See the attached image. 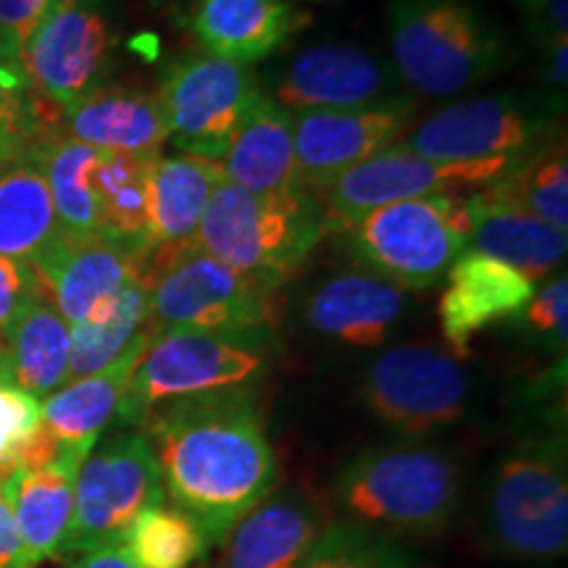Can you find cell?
Returning <instances> with one entry per match:
<instances>
[{
    "instance_id": "39",
    "label": "cell",
    "mask_w": 568,
    "mask_h": 568,
    "mask_svg": "<svg viewBox=\"0 0 568 568\" xmlns=\"http://www.w3.org/2000/svg\"><path fill=\"white\" fill-rule=\"evenodd\" d=\"M38 295H45V290L34 266L0 255V343L13 318Z\"/></svg>"
},
{
    "instance_id": "24",
    "label": "cell",
    "mask_w": 568,
    "mask_h": 568,
    "mask_svg": "<svg viewBox=\"0 0 568 568\" xmlns=\"http://www.w3.org/2000/svg\"><path fill=\"white\" fill-rule=\"evenodd\" d=\"M224 180L251 195L280 197L303 193L295 159L293 113L261 95L222 159Z\"/></svg>"
},
{
    "instance_id": "18",
    "label": "cell",
    "mask_w": 568,
    "mask_h": 568,
    "mask_svg": "<svg viewBox=\"0 0 568 568\" xmlns=\"http://www.w3.org/2000/svg\"><path fill=\"white\" fill-rule=\"evenodd\" d=\"M397 80L387 63L355 45L305 48L282 69L274 98L290 113L361 109L393 101Z\"/></svg>"
},
{
    "instance_id": "43",
    "label": "cell",
    "mask_w": 568,
    "mask_h": 568,
    "mask_svg": "<svg viewBox=\"0 0 568 568\" xmlns=\"http://www.w3.org/2000/svg\"><path fill=\"white\" fill-rule=\"evenodd\" d=\"M67 568H140V566L134 564L122 542H113V545H103V548L82 552V556L69 558Z\"/></svg>"
},
{
    "instance_id": "21",
    "label": "cell",
    "mask_w": 568,
    "mask_h": 568,
    "mask_svg": "<svg viewBox=\"0 0 568 568\" xmlns=\"http://www.w3.org/2000/svg\"><path fill=\"white\" fill-rule=\"evenodd\" d=\"M153 326L148 324L142 335L134 339L122 358L113 361L103 372L69 379L67 385L40 400V424L55 439L63 456L88 458L109 424L119 416L124 393L138 368L142 353L153 337Z\"/></svg>"
},
{
    "instance_id": "34",
    "label": "cell",
    "mask_w": 568,
    "mask_h": 568,
    "mask_svg": "<svg viewBox=\"0 0 568 568\" xmlns=\"http://www.w3.org/2000/svg\"><path fill=\"white\" fill-rule=\"evenodd\" d=\"M148 166H151V159L103 153L92 169V184H95L98 203H101L103 232L109 237L145 245Z\"/></svg>"
},
{
    "instance_id": "40",
    "label": "cell",
    "mask_w": 568,
    "mask_h": 568,
    "mask_svg": "<svg viewBox=\"0 0 568 568\" xmlns=\"http://www.w3.org/2000/svg\"><path fill=\"white\" fill-rule=\"evenodd\" d=\"M51 6L53 0H0V42L21 55Z\"/></svg>"
},
{
    "instance_id": "23",
    "label": "cell",
    "mask_w": 568,
    "mask_h": 568,
    "mask_svg": "<svg viewBox=\"0 0 568 568\" xmlns=\"http://www.w3.org/2000/svg\"><path fill=\"white\" fill-rule=\"evenodd\" d=\"M67 138L101 153L153 159L169 142V130L155 92L140 88H98L61 109Z\"/></svg>"
},
{
    "instance_id": "28",
    "label": "cell",
    "mask_w": 568,
    "mask_h": 568,
    "mask_svg": "<svg viewBox=\"0 0 568 568\" xmlns=\"http://www.w3.org/2000/svg\"><path fill=\"white\" fill-rule=\"evenodd\" d=\"M6 382L45 400L69 382L71 326L45 295L24 305L3 335Z\"/></svg>"
},
{
    "instance_id": "20",
    "label": "cell",
    "mask_w": 568,
    "mask_h": 568,
    "mask_svg": "<svg viewBox=\"0 0 568 568\" xmlns=\"http://www.w3.org/2000/svg\"><path fill=\"white\" fill-rule=\"evenodd\" d=\"M406 314V290L374 272H339L303 305L305 324L351 347H379Z\"/></svg>"
},
{
    "instance_id": "22",
    "label": "cell",
    "mask_w": 568,
    "mask_h": 568,
    "mask_svg": "<svg viewBox=\"0 0 568 568\" xmlns=\"http://www.w3.org/2000/svg\"><path fill=\"white\" fill-rule=\"evenodd\" d=\"M308 24V13L287 0H197L190 11V30L205 55L243 67L280 51Z\"/></svg>"
},
{
    "instance_id": "11",
    "label": "cell",
    "mask_w": 568,
    "mask_h": 568,
    "mask_svg": "<svg viewBox=\"0 0 568 568\" xmlns=\"http://www.w3.org/2000/svg\"><path fill=\"white\" fill-rule=\"evenodd\" d=\"M261 95L264 92L251 67L213 55L174 61L155 92L169 142L180 153L209 161L222 159Z\"/></svg>"
},
{
    "instance_id": "30",
    "label": "cell",
    "mask_w": 568,
    "mask_h": 568,
    "mask_svg": "<svg viewBox=\"0 0 568 568\" xmlns=\"http://www.w3.org/2000/svg\"><path fill=\"white\" fill-rule=\"evenodd\" d=\"M30 151L45 174L63 234H74V237L105 234L101 203L92 184V169L103 153L71 138H59V134H48Z\"/></svg>"
},
{
    "instance_id": "31",
    "label": "cell",
    "mask_w": 568,
    "mask_h": 568,
    "mask_svg": "<svg viewBox=\"0 0 568 568\" xmlns=\"http://www.w3.org/2000/svg\"><path fill=\"white\" fill-rule=\"evenodd\" d=\"M148 324H151V287L145 274L126 284L122 293L82 324L71 326L69 379L109 368L130 351Z\"/></svg>"
},
{
    "instance_id": "5",
    "label": "cell",
    "mask_w": 568,
    "mask_h": 568,
    "mask_svg": "<svg viewBox=\"0 0 568 568\" xmlns=\"http://www.w3.org/2000/svg\"><path fill=\"white\" fill-rule=\"evenodd\" d=\"M485 537L497 556L552 560L568 548L564 435L529 437L495 466L485 497Z\"/></svg>"
},
{
    "instance_id": "29",
    "label": "cell",
    "mask_w": 568,
    "mask_h": 568,
    "mask_svg": "<svg viewBox=\"0 0 568 568\" xmlns=\"http://www.w3.org/2000/svg\"><path fill=\"white\" fill-rule=\"evenodd\" d=\"M63 234L38 159L27 151L0 166V255L34 266Z\"/></svg>"
},
{
    "instance_id": "35",
    "label": "cell",
    "mask_w": 568,
    "mask_h": 568,
    "mask_svg": "<svg viewBox=\"0 0 568 568\" xmlns=\"http://www.w3.org/2000/svg\"><path fill=\"white\" fill-rule=\"evenodd\" d=\"M48 101L34 90L24 61L0 42V163L48 138Z\"/></svg>"
},
{
    "instance_id": "26",
    "label": "cell",
    "mask_w": 568,
    "mask_h": 568,
    "mask_svg": "<svg viewBox=\"0 0 568 568\" xmlns=\"http://www.w3.org/2000/svg\"><path fill=\"white\" fill-rule=\"evenodd\" d=\"M222 182L219 161L180 151L153 155L148 166V251L193 245L213 190Z\"/></svg>"
},
{
    "instance_id": "14",
    "label": "cell",
    "mask_w": 568,
    "mask_h": 568,
    "mask_svg": "<svg viewBox=\"0 0 568 568\" xmlns=\"http://www.w3.org/2000/svg\"><path fill=\"white\" fill-rule=\"evenodd\" d=\"M416 103L393 98L361 109L293 113L295 159L303 187L318 197L351 169L403 138Z\"/></svg>"
},
{
    "instance_id": "44",
    "label": "cell",
    "mask_w": 568,
    "mask_h": 568,
    "mask_svg": "<svg viewBox=\"0 0 568 568\" xmlns=\"http://www.w3.org/2000/svg\"><path fill=\"white\" fill-rule=\"evenodd\" d=\"M0 382H6V358H3V343H0Z\"/></svg>"
},
{
    "instance_id": "13",
    "label": "cell",
    "mask_w": 568,
    "mask_h": 568,
    "mask_svg": "<svg viewBox=\"0 0 568 568\" xmlns=\"http://www.w3.org/2000/svg\"><path fill=\"white\" fill-rule=\"evenodd\" d=\"M116 48L113 0H53L27 40L21 61L34 90L67 109L101 88Z\"/></svg>"
},
{
    "instance_id": "6",
    "label": "cell",
    "mask_w": 568,
    "mask_h": 568,
    "mask_svg": "<svg viewBox=\"0 0 568 568\" xmlns=\"http://www.w3.org/2000/svg\"><path fill=\"white\" fill-rule=\"evenodd\" d=\"M266 372L268 351L258 335L155 329L134 368L116 418L134 429L148 410L163 403L253 389Z\"/></svg>"
},
{
    "instance_id": "8",
    "label": "cell",
    "mask_w": 568,
    "mask_h": 568,
    "mask_svg": "<svg viewBox=\"0 0 568 568\" xmlns=\"http://www.w3.org/2000/svg\"><path fill=\"white\" fill-rule=\"evenodd\" d=\"M466 195L443 193L382 205L347 226V245L368 272L403 290L437 284L468 245Z\"/></svg>"
},
{
    "instance_id": "19",
    "label": "cell",
    "mask_w": 568,
    "mask_h": 568,
    "mask_svg": "<svg viewBox=\"0 0 568 568\" xmlns=\"http://www.w3.org/2000/svg\"><path fill=\"white\" fill-rule=\"evenodd\" d=\"M535 295V280L479 251H464L447 268L439 297V329L447 351L468 358L471 339L500 322H514Z\"/></svg>"
},
{
    "instance_id": "12",
    "label": "cell",
    "mask_w": 568,
    "mask_h": 568,
    "mask_svg": "<svg viewBox=\"0 0 568 568\" xmlns=\"http://www.w3.org/2000/svg\"><path fill=\"white\" fill-rule=\"evenodd\" d=\"M518 161V159H516ZM516 161L497 159L479 163H439L410 151L406 142H395L372 159L351 169L318 195L326 232H345L361 216L382 205L414 201V197L481 190L514 166Z\"/></svg>"
},
{
    "instance_id": "9",
    "label": "cell",
    "mask_w": 568,
    "mask_h": 568,
    "mask_svg": "<svg viewBox=\"0 0 568 568\" xmlns=\"http://www.w3.org/2000/svg\"><path fill=\"white\" fill-rule=\"evenodd\" d=\"M166 500L153 447L140 429L101 437L77 468L63 558L122 542L142 510Z\"/></svg>"
},
{
    "instance_id": "16",
    "label": "cell",
    "mask_w": 568,
    "mask_h": 568,
    "mask_svg": "<svg viewBox=\"0 0 568 568\" xmlns=\"http://www.w3.org/2000/svg\"><path fill=\"white\" fill-rule=\"evenodd\" d=\"M151 251L109 234H61L34 264L45 297L69 326L82 324L113 301L126 284L148 274Z\"/></svg>"
},
{
    "instance_id": "4",
    "label": "cell",
    "mask_w": 568,
    "mask_h": 568,
    "mask_svg": "<svg viewBox=\"0 0 568 568\" xmlns=\"http://www.w3.org/2000/svg\"><path fill=\"white\" fill-rule=\"evenodd\" d=\"M322 237V203L308 190L264 197L224 180L213 190L195 245L247 280L276 290Z\"/></svg>"
},
{
    "instance_id": "10",
    "label": "cell",
    "mask_w": 568,
    "mask_h": 568,
    "mask_svg": "<svg viewBox=\"0 0 568 568\" xmlns=\"http://www.w3.org/2000/svg\"><path fill=\"white\" fill-rule=\"evenodd\" d=\"M361 397L387 429L426 437L466 416L471 379L447 347L406 343L372 358L361 379Z\"/></svg>"
},
{
    "instance_id": "3",
    "label": "cell",
    "mask_w": 568,
    "mask_h": 568,
    "mask_svg": "<svg viewBox=\"0 0 568 568\" xmlns=\"http://www.w3.org/2000/svg\"><path fill=\"white\" fill-rule=\"evenodd\" d=\"M395 74L424 98H450L506 61L500 32L471 0H389Z\"/></svg>"
},
{
    "instance_id": "25",
    "label": "cell",
    "mask_w": 568,
    "mask_h": 568,
    "mask_svg": "<svg viewBox=\"0 0 568 568\" xmlns=\"http://www.w3.org/2000/svg\"><path fill=\"white\" fill-rule=\"evenodd\" d=\"M466 211L471 222L468 251H479L514 266L535 282L564 264L568 251L566 232L495 195L489 187L466 195Z\"/></svg>"
},
{
    "instance_id": "15",
    "label": "cell",
    "mask_w": 568,
    "mask_h": 568,
    "mask_svg": "<svg viewBox=\"0 0 568 568\" xmlns=\"http://www.w3.org/2000/svg\"><path fill=\"white\" fill-rule=\"evenodd\" d=\"M548 122L514 98L450 103L408 134L406 145L439 163L516 161L535 151Z\"/></svg>"
},
{
    "instance_id": "33",
    "label": "cell",
    "mask_w": 568,
    "mask_h": 568,
    "mask_svg": "<svg viewBox=\"0 0 568 568\" xmlns=\"http://www.w3.org/2000/svg\"><path fill=\"white\" fill-rule=\"evenodd\" d=\"M122 545L140 568H193L211 550L203 529L166 500L142 510Z\"/></svg>"
},
{
    "instance_id": "1",
    "label": "cell",
    "mask_w": 568,
    "mask_h": 568,
    "mask_svg": "<svg viewBox=\"0 0 568 568\" xmlns=\"http://www.w3.org/2000/svg\"><path fill=\"white\" fill-rule=\"evenodd\" d=\"M134 429L153 447L166 503L193 518L211 548L276 487V456L255 389L163 403Z\"/></svg>"
},
{
    "instance_id": "37",
    "label": "cell",
    "mask_w": 568,
    "mask_h": 568,
    "mask_svg": "<svg viewBox=\"0 0 568 568\" xmlns=\"http://www.w3.org/2000/svg\"><path fill=\"white\" fill-rule=\"evenodd\" d=\"M40 426V400L19 387L0 382V481L19 471L27 439Z\"/></svg>"
},
{
    "instance_id": "32",
    "label": "cell",
    "mask_w": 568,
    "mask_h": 568,
    "mask_svg": "<svg viewBox=\"0 0 568 568\" xmlns=\"http://www.w3.org/2000/svg\"><path fill=\"white\" fill-rule=\"evenodd\" d=\"M487 187L545 224L560 232L568 230V155L564 140L537 145Z\"/></svg>"
},
{
    "instance_id": "7",
    "label": "cell",
    "mask_w": 568,
    "mask_h": 568,
    "mask_svg": "<svg viewBox=\"0 0 568 568\" xmlns=\"http://www.w3.org/2000/svg\"><path fill=\"white\" fill-rule=\"evenodd\" d=\"M148 287L153 329L261 335L274 322V290L234 272L195 243L151 251Z\"/></svg>"
},
{
    "instance_id": "41",
    "label": "cell",
    "mask_w": 568,
    "mask_h": 568,
    "mask_svg": "<svg viewBox=\"0 0 568 568\" xmlns=\"http://www.w3.org/2000/svg\"><path fill=\"white\" fill-rule=\"evenodd\" d=\"M529 30L550 51L558 42H568V0H518Z\"/></svg>"
},
{
    "instance_id": "36",
    "label": "cell",
    "mask_w": 568,
    "mask_h": 568,
    "mask_svg": "<svg viewBox=\"0 0 568 568\" xmlns=\"http://www.w3.org/2000/svg\"><path fill=\"white\" fill-rule=\"evenodd\" d=\"M301 568H426L406 539L335 518Z\"/></svg>"
},
{
    "instance_id": "38",
    "label": "cell",
    "mask_w": 568,
    "mask_h": 568,
    "mask_svg": "<svg viewBox=\"0 0 568 568\" xmlns=\"http://www.w3.org/2000/svg\"><path fill=\"white\" fill-rule=\"evenodd\" d=\"M514 322L521 324L524 335L548 345L552 351H564L568 337V280L560 274L548 287L531 295L524 311Z\"/></svg>"
},
{
    "instance_id": "2",
    "label": "cell",
    "mask_w": 568,
    "mask_h": 568,
    "mask_svg": "<svg viewBox=\"0 0 568 568\" xmlns=\"http://www.w3.org/2000/svg\"><path fill=\"white\" fill-rule=\"evenodd\" d=\"M464 479L456 460L432 445L366 447L335 481L343 521L397 539L435 537L460 508Z\"/></svg>"
},
{
    "instance_id": "27",
    "label": "cell",
    "mask_w": 568,
    "mask_h": 568,
    "mask_svg": "<svg viewBox=\"0 0 568 568\" xmlns=\"http://www.w3.org/2000/svg\"><path fill=\"white\" fill-rule=\"evenodd\" d=\"M82 458L63 456L34 471L11 477L13 518L21 539V568H40L59 558L74 516V479Z\"/></svg>"
},
{
    "instance_id": "42",
    "label": "cell",
    "mask_w": 568,
    "mask_h": 568,
    "mask_svg": "<svg viewBox=\"0 0 568 568\" xmlns=\"http://www.w3.org/2000/svg\"><path fill=\"white\" fill-rule=\"evenodd\" d=\"M0 568H21V539L13 518L11 479L0 481Z\"/></svg>"
},
{
    "instance_id": "17",
    "label": "cell",
    "mask_w": 568,
    "mask_h": 568,
    "mask_svg": "<svg viewBox=\"0 0 568 568\" xmlns=\"http://www.w3.org/2000/svg\"><path fill=\"white\" fill-rule=\"evenodd\" d=\"M335 518L308 489H272L216 545L213 568H301Z\"/></svg>"
},
{
    "instance_id": "45",
    "label": "cell",
    "mask_w": 568,
    "mask_h": 568,
    "mask_svg": "<svg viewBox=\"0 0 568 568\" xmlns=\"http://www.w3.org/2000/svg\"><path fill=\"white\" fill-rule=\"evenodd\" d=\"M0 166H3V163H0Z\"/></svg>"
}]
</instances>
